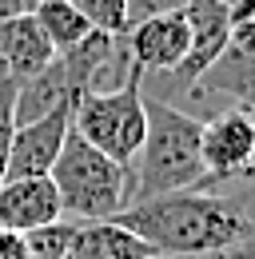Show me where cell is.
<instances>
[{"instance_id":"obj_11","label":"cell","mask_w":255,"mask_h":259,"mask_svg":"<svg viewBox=\"0 0 255 259\" xmlns=\"http://www.w3.org/2000/svg\"><path fill=\"white\" fill-rule=\"evenodd\" d=\"M191 88L203 92V96L231 100V108H251L255 112V52H239V48L227 44L216 56V64L207 68Z\"/></svg>"},{"instance_id":"obj_1","label":"cell","mask_w":255,"mask_h":259,"mask_svg":"<svg viewBox=\"0 0 255 259\" xmlns=\"http://www.w3.org/2000/svg\"><path fill=\"white\" fill-rule=\"evenodd\" d=\"M112 220L132 227L152 247V255H176V259L184 255L220 259L223 251H231L251 231V220L231 199L211 195V192H195V188L128 203Z\"/></svg>"},{"instance_id":"obj_19","label":"cell","mask_w":255,"mask_h":259,"mask_svg":"<svg viewBox=\"0 0 255 259\" xmlns=\"http://www.w3.org/2000/svg\"><path fill=\"white\" fill-rule=\"evenodd\" d=\"M220 259H255V220H251V231H247L231 251H223Z\"/></svg>"},{"instance_id":"obj_16","label":"cell","mask_w":255,"mask_h":259,"mask_svg":"<svg viewBox=\"0 0 255 259\" xmlns=\"http://www.w3.org/2000/svg\"><path fill=\"white\" fill-rule=\"evenodd\" d=\"M188 0H128V28L136 20H148V16H159V12H176Z\"/></svg>"},{"instance_id":"obj_17","label":"cell","mask_w":255,"mask_h":259,"mask_svg":"<svg viewBox=\"0 0 255 259\" xmlns=\"http://www.w3.org/2000/svg\"><path fill=\"white\" fill-rule=\"evenodd\" d=\"M227 44H231V48H239V52H255V16L239 20V24H231Z\"/></svg>"},{"instance_id":"obj_6","label":"cell","mask_w":255,"mask_h":259,"mask_svg":"<svg viewBox=\"0 0 255 259\" xmlns=\"http://www.w3.org/2000/svg\"><path fill=\"white\" fill-rule=\"evenodd\" d=\"M124 44H128L132 64L140 68L144 76L148 72H176L191 48V28H188L184 8L159 12V16H148V20H136L124 32Z\"/></svg>"},{"instance_id":"obj_14","label":"cell","mask_w":255,"mask_h":259,"mask_svg":"<svg viewBox=\"0 0 255 259\" xmlns=\"http://www.w3.org/2000/svg\"><path fill=\"white\" fill-rule=\"evenodd\" d=\"M72 235H76V220H52L44 227H32L24 231V247L28 259H68L72 251Z\"/></svg>"},{"instance_id":"obj_13","label":"cell","mask_w":255,"mask_h":259,"mask_svg":"<svg viewBox=\"0 0 255 259\" xmlns=\"http://www.w3.org/2000/svg\"><path fill=\"white\" fill-rule=\"evenodd\" d=\"M28 12L36 16V24L44 28V36L52 40L56 52L72 48V44H80L84 36L92 32V24L84 20V12H80L72 0H36Z\"/></svg>"},{"instance_id":"obj_21","label":"cell","mask_w":255,"mask_h":259,"mask_svg":"<svg viewBox=\"0 0 255 259\" xmlns=\"http://www.w3.org/2000/svg\"><path fill=\"white\" fill-rule=\"evenodd\" d=\"M247 180H255V160L247 163V171H243V180H239V184H247Z\"/></svg>"},{"instance_id":"obj_9","label":"cell","mask_w":255,"mask_h":259,"mask_svg":"<svg viewBox=\"0 0 255 259\" xmlns=\"http://www.w3.org/2000/svg\"><path fill=\"white\" fill-rule=\"evenodd\" d=\"M184 16H188V28H191V48L184 56V64L176 68L172 76L180 84H195L207 68L216 64V56L227 48V36H231L227 0H188Z\"/></svg>"},{"instance_id":"obj_15","label":"cell","mask_w":255,"mask_h":259,"mask_svg":"<svg viewBox=\"0 0 255 259\" xmlns=\"http://www.w3.org/2000/svg\"><path fill=\"white\" fill-rule=\"evenodd\" d=\"M72 4L84 12V20L96 32H108V36L128 32V0H72Z\"/></svg>"},{"instance_id":"obj_22","label":"cell","mask_w":255,"mask_h":259,"mask_svg":"<svg viewBox=\"0 0 255 259\" xmlns=\"http://www.w3.org/2000/svg\"><path fill=\"white\" fill-rule=\"evenodd\" d=\"M148 259H176V255H148Z\"/></svg>"},{"instance_id":"obj_10","label":"cell","mask_w":255,"mask_h":259,"mask_svg":"<svg viewBox=\"0 0 255 259\" xmlns=\"http://www.w3.org/2000/svg\"><path fill=\"white\" fill-rule=\"evenodd\" d=\"M56 56L52 40L44 36V28L36 24L32 12L20 16H8L0 20V72L12 76V80H28L40 68Z\"/></svg>"},{"instance_id":"obj_12","label":"cell","mask_w":255,"mask_h":259,"mask_svg":"<svg viewBox=\"0 0 255 259\" xmlns=\"http://www.w3.org/2000/svg\"><path fill=\"white\" fill-rule=\"evenodd\" d=\"M148 255H152V247L120 220L76 224L72 251H68V259H148Z\"/></svg>"},{"instance_id":"obj_18","label":"cell","mask_w":255,"mask_h":259,"mask_svg":"<svg viewBox=\"0 0 255 259\" xmlns=\"http://www.w3.org/2000/svg\"><path fill=\"white\" fill-rule=\"evenodd\" d=\"M0 259H28V247H24L20 231H4L0 227Z\"/></svg>"},{"instance_id":"obj_3","label":"cell","mask_w":255,"mask_h":259,"mask_svg":"<svg viewBox=\"0 0 255 259\" xmlns=\"http://www.w3.org/2000/svg\"><path fill=\"white\" fill-rule=\"evenodd\" d=\"M48 180L56 184L64 215H76V224L112 220L132 203V167L108 160L76 132H68Z\"/></svg>"},{"instance_id":"obj_7","label":"cell","mask_w":255,"mask_h":259,"mask_svg":"<svg viewBox=\"0 0 255 259\" xmlns=\"http://www.w3.org/2000/svg\"><path fill=\"white\" fill-rule=\"evenodd\" d=\"M72 112L76 104H60L40 120L16 124L8 144V176H48L72 132Z\"/></svg>"},{"instance_id":"obj_8","label":"cell","mask_w":255,"mask_h":259,"mask_svg":"<svg viewBox=\"0 0 255 259\" xmlns=\"http://www.w3.org/2000/svg\"><path fill=\"white\" fill-rule=\"evenodd\" d=\"M60 195L48 176H4L0 180V227L4 231H32L60 220Z\"/></svg>"},{"instance_id":"obj_20","label":"cell","mask_w":255,"mask_h":259,"mask_svg":"<svg viewBox=\"0 0 255 259\" xmlns=\"http://www.w3.org/2000/svg\"><path fill=\"white\" fill-rule=\"evenodd\" d=\"M20 12H28V0H0V20L20 16Z\"/></svg>"},{"instance_id":"obj_4","label":"cell","mask_w":255,"mask_h":259,"mask_svg":"<svg viewBox=\"0 0 255 259\" xmlns=\"http://www.w3.org/2000/svg\"><path fill=\"white\" fill-rule=\"evenodd\" d=\"M72 132L84 136L96 152L108 160L132 167L144 132H148V96H144V72L132 76L120 88L108 92H84L72 112Z\"/></svg>"},{"instance_id":"obj_5","label":"cell","mask_w":255,"mask_h":259,"mask_svg":"<svg viewBox=\"0 0 255 259\" xmlns=\"http://www.w3.org/2000/svg\"><path fill=\"white\" fill-rule=\"evenodd\" d=\"M199 156H203L199 192L220 188V184H239L247 163L255 160V112L223 108L216 116H207L199 132Z\"/></svg>"},{"instance_id":"obj_2","label":"cell","mask_w":255,"mask_h":259,"mask_svg":"<svg viewBox=\"0 0 255 259\" xmlns=\"http://www.w3.org/2000/svg\"><path fill=\"white\" fill-rule=\"evenodd\" d=\"M199 132H203L199 116L159 96H148V132L132 160V203L184 192V188L199 192V184H203Z\"/></svg>"}]
</instances>
